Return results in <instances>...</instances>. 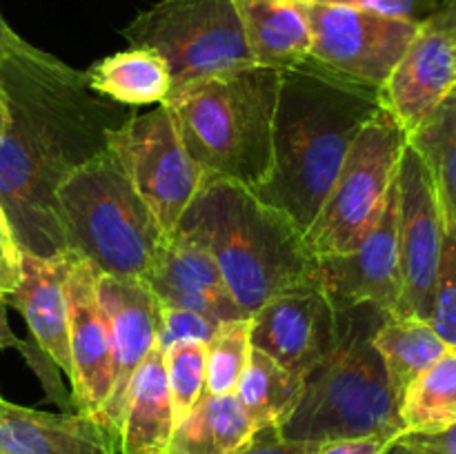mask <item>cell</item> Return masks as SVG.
Returning a JSON list of instances; mask_svg holds the SVG:
<instances>
[{
  "label": "cell",
  "mask_w": 456,
  "mask_h": 454,
  "mask_svg": "<svg viewBox=\"0 0 456 454\" xmlns=\"http://www.w3.org/2000/svg\"><path fill=\"white\" fill-rule=\"evenodd\" d=\"M9 125L0 136V209L22 252L65 249L56 214L62 178L107 147L123 105L101 96L76 71L29 43L0 65Z\"/></svg>",
  "instance_id": "obj_1"
},
{
  "label": "cell",
  "mask_w": 456,
  "mask_h": 454,
  "mask_svg": "<svg viewBox=\"0 0 456 454\" xmlns=\"http://www.w3.org/2000/svg\"><path fill=\"white\" fill-rule=\"evenodd\" d=\"M379 89L307 58L281 71L274 160L256 191L310 230L363 125L381 109Z\"/></svg>",
  "instance_id": "obj_2"
},
{
  "label": "cell",
  "mask_w": 456,
  "mask_h": 454,
  "mask_svg": "<svg viewBox=\"0 0 456 454\" xmlns=\"http://www.w3.org/2000/svg\"><path fill=\"white\" fill-rule=\"evenodd\" d=\"M174 231L208 249L249 316L276 294L316 279L305 231L240 182L205 178Z\"/></svg>",
  "instance_id": "obj_3"
},
{
  "label": "cell",
  "mask_w": 456,
  "mask_h": 454,
  "mask_svg": "<svg viewBox=\"0 0 456 454\" xmlns=\"http://www.w3.org/2000/svg\"><path fill=\"white\" fill-rule=\"evenodd\" d=\"M387 314L372 303L337 312V345L303 378L301 399L279 427L283 439L316 448L337 439L405 434L401 399L374 347Z\"/></svg>",
  "instance_id": "obj_4"
},
{
  "label": "cell",
  "mask_w": 456,
  "mask_h": 454,
  "mask_svg": "<svg viewBox=\"0 0 456 454\" xmlns=\"http://www.w3.org/2000/svg\"><path fill=\"white\" fill-rule=\"evenodd\" d=\"M281 69L236 67L172 89L169 107L187 154L205 178L258 190L274 160Z\"/></svg>",
  "instance_id": "obj_5"
},
{
  "label": "cell",
  "mask_w": 456,
  "mask_h": 454,
  "mask_svg": "<svg viewBox=\"0 0 456 454\" xmlns=\"http://www.w3.org/2000/svg\"><path fill=\"white\" fill-rule=\"evenodd\" d=\"M62 252L101 276L145 280L167 234L110 150L67 174L56 190Z\"/></svg>",
  "instance_id": "obj_6"
},
{
  "label": "cell",
  "mask_w": 456,
  "mask_h": 454,
  "mask_svg": "<svg viewBox=\"0 0 456 454\" xmlns=\"http://www.w3.org/2000/svg\"><path fill=\"white\" fill-rule=\"evenodd\" d=\"M123 38L132 47L154 49L167 62L172 89L256 65L236 0H159L125 27Z\"/></svg>",
  "instance_id": "obj_7"
},
{
  "label": "cell",
  "mask_w": 456,
  "mask_h": 454,
  "mask_svg": "<svg viewBox=\"0 0 456 454\" xmlns=\"http://www.w3.org/2000/svg\"><path fill=\"white\" fill-rule=\"evenodd\" d=\"M403 150L405 132L381 107L352 142L323 207L305 231L314 256L347 252L359 243L386 203Z\"/></svg>",
  "instance_id": "obj_8"
},
{
  "label": "cell",
  "mask_w": 456,
  "mask_h": 454,
  "mask_svg": "<svg viewBox=\"0 0 456 454\" xmlns=\"http://www.w3.org/2000/svg\"><path fill=\"white\" fill-rule=\"evenodd\" d=\"M107 150L123 165L165 234H172L205 174L187 154L169 107L160 102L145 114H129L107 132Z\"/></svg>",
  "instance_id": "obj_9"
},
{
  "label": "cell",
  "mask_w": 456,
  "mask_h": 454,
  "mask_svg": "<svg viewBox=\"0 0 456 454\" xmlns=\"http://www.w3.org/2000/svg\"><path fill=\"white\" fill-rule=\"evenodd\" d=\"M314 61L381 89L417 34V22L379 16L346 4L303 0Z\"/></svg>",
  "instance_id": "obj_10"
},
{
  "label": "cell",
  "mask_w": 456,
  "mask_h": 454,
  "mask_svg": "<svg viewBox=\"0 0 456 454\" xmlns=\"http://www.w3.org/2000/svg\"><path fill=\"white\" fill-rule=\"evenodd\" d=\"M316 279L337 312L372 303L396 314L401 303L399 187L387 190L377 221L359 243L341 254L316 256Z\"/></svg>",
  "instance_id": "obj_11"
},
{
  "label": "cell",
  "mask_w": 456,
  "mask_h": 454,
  "mask_svg": "<svg viewBox=\"0 0 456 454\" xmlns=\"http://www.w3.org/2000/svg\"><path fill=\"white\" fill-rule=\"evenodd\" d=\"M396 187H399V263L401 280H403L396 314L428 320L445 223L435 182L423 160L412 147H408V142L401 154Z\"/></svg>",
  "instance_id": "obj_12"
},
{
  "label": "cell",
  "mask_w": 456,
  "mask_h": 454,
  "mask_svg": "<svg viewBox=\"0 0 456 454\" xmlns=\"http://www.w3.org/2000/svg\"><path fill=\"white\" fill-rule=\"evenodd\" d=\"M456 87V0H444L408 45L379 96L405 134Z\"/></svg>",
  "instance_id": "obj_13"
},
{
  "label": "cell",
  "mask_w": 456,
  "mask_h": 454,
  "mask_svg": "<svg viewBox=\"0 0 456 454\" xmlns=\"http://www.w3.org/2000/svg\"><path fill=\"white\" fill-rule=\"evenodd\" d=\"M338 316L319 279L289 288L252 314V347L305 378L337 345Z\"/></svg>",
  "instance_id": "obj_14"
},
{
  "label": "cell",
  "mask_w": 456,
  "mask_h": 454,
  "mask_svg": "<svg viewBox=\"0 0 456 454\" xmlns=\"http://www.w3.org/2000/svg\"><path fill=\"white\" fill-rule=\"evenodd\" d=\"M98 298L105 310L111 341V390L96 423L118 450V427L129 381L145 356L159 345L160 303L138 279L98 274Z\"/></svg>",
  "instance_id": "obj_15"
},
{
  "label": "cell",
  "mask_w": 456,
  "mask_h": 454,
  "mask_svg": "<svg viewBox=\"0 0 456 454\" xmlns=\"http://www.w3.org/2000/svg\"><path fill=\"white\" fill-rule=\"evenodd\" d=\"M67 254L69 298V383L71 408L96 421L111 390V341L105 310L98 298V272Z\"/></svg>",
  "instance_id": "obj_16"
},
{
  "label": "cell",
  "mask_w": 456,
  "mask_h": 454,
  "mask_svg": "<svg viewBox=\"0 0 456 454\" xmlns=\"http://www.w3.org/2000/svg\"><path fill=\"white\" fill-rule=\"evenodd\" d=\"M142 283L167 310L199 312L216 323L249 316L234 301L208 249L178 231H172L160 245Z\"/></svg>",
  "instance_id": "obj_17"
},
{
  "label": "cell",
  "mask_w": 456,
  "mask_h": 454,
  "mask_svg": "<svg viewBox=\"0 0 456 454\" xmlns=\"http://www.w3.org/2000/svg\"><path fill=\"white\" fill-rule=\"evenodd\" d=\"M22 276L4 303L18 310L45 356L69 374V298H67V254L38 256L22 252Z\"/></svg>",
  "instance_id": "obj_18"
},
{
  "label": "cell",
  "mask_w": 456,
  "mask_h": 454,
  "mask_svg": "<svg viewBox=\"0 0 456 454\" xmlns=\"http://www.w3.org/2000/svg\"><path fill=\"white\" fill-rule=\"evenodd\" d=\"M0 454H118L89 417L49 414L0 399Z\"/></svg>",
  "instance_id": "obj_19"
},
{
  "label": "cell",
  "mask_w": 456,
  "mask_h": 454,
  "mask_svg": "<svg viewBox=\"0 0 456 454\" xmlns=\"http://www.w3.org/2000/svg\"><path fill=\"white\" fill-rule=\"evenodd\" d=\"M174 427L165 350L156 345L129 381L120 414L118 454H167Z\"/></svg>",
  "instance_id": "obj_20"
},
{
  "label": "cell",
  "mask_w": 456,
  "mask_h": 454,
  "mask_svg": "<svg viewBox=\"0 0 456 454\" xmlns=\"http://www.w3.org/2000/svg\"><path fill=\"white\" fill-rule=\"evenodd\" d=\"M254 62L289 69L312 53V29L303 0H236Z\"/></svg>",
  "instance_id": "obj_21"
},
{
  "label": "cell",
  "mask_w": 456,
  "mask_h": 454,
  "mask_svg": "<svg viewBox=\"0 0 456 454\" xmlns=\"http://www.w3.org/2000/svg\"><path fill=\"white\" fill-rule=\"evenodd\" d=\"M256 426L236 394H208L176 423L167 454H236Z\"/></svg>",
  "instance_id": "obj_22"
},
{
  "label": "cell",
  "mask_w": 456,
  "mask_h": 454,
  "mask_svg": "<svg viewBox=\"0 0 456 454\" xmlns=\"http://www.w3.org/2000/svg\"><path fill=\"white\" fill-rule=\"evenodd\" d=\"M87 85L123 107L160 105L172 92L167 62L147 47H132L94 62L85 71Z\"/></svg>",
  "instance_id": "obj_23"
},
{
  "label": "cell",
  "mask_w": 456,
  "mask_h": 454,
  "mask_svg": "<svg viewBox=\"0 0 456 454\" xmlns=\"http://www.w3.org/2000/svg\"><path fill=\"white\" fill-rule=\"evenodd\" d=\"M374 347L401 401L405 390L448 352L445 341L428 320L399 314H387L374 334Z\"/></svg>",
  "instance_id": "obj_24"
},
{
  "label": "cell",
  "mask_w": 456,
  "mask_h": 454,
  "mask_svg": "<svg viewBox=\"0 0 456 454\" xmlns=\"http://www.w3.org/2000/svg\"><path fill=\"white\" fill-rule=\"evenodd\" d=\"M405 142L426 165L435 182L445 230H450L456 218V87L405 134Z\"/></svg>",
  "instance_id": "obj_25"
},
{
  "label": "cell",
  "mask_w": 456,
  "mask_h": 454,
  "mask_svg": "<svg viewBox=\"0 0 456 454\" xmlns=\"http://www.w3.org/2000/svg\"><path fill=\"white\" fill-rule=\"evenodd\" d=\"M301 392L303 378L294 377L265 352L252 347L234 394L256 430H261L283 426L297 408Z\"/></svg>",
  "instance_id": "obj_26"
},
{
  "label": "cell",
  "mask_w": 456,
  "mask_h": 454,
  "mask_svg": "<svg viewBox=\"0 0 456 454\" xmlns=\"http://www.w3.org/2000/svg\"><path fill=\"white\" fill-rule=\"evenodd\" d=\"M405 434H436L456 423V347H448L401 401Z\"/></svg>",
  "instance_id": "obj_27"
},
{
  "label": "cell",
  "mask_w": 456,
  "mask_h": 454,
  "mask_svg": "<svg viewBox=\"0 0 456 454\" xmlns=\"http://www.w3.org/2000/svg\"><path fill=\"white\" fill-rule=\"evenodd\" d=\"M252 316L225 320L205 343V392L234 394L252 350Z\"/></svg>",
  "instance_id": "obj_28"
},
{
  "label": "cell",
  "mask_w": 456,
  "mask_h": 454,
  "mask_svg": "<svg viewBox=\"0 0 456 454\" xmlns=\"http://www.w3.org/2000/svg\"><path fill=\"white\" fill-rule=\"evenodd\" d=\"M165 372L178 423L205 394V343L178 341L169 345L165 350Z\"/></svg>",
  "instance_id": "obj_29"
},
{
  "label": "cell",
  "mask_w": 456,
  "mask_h": 454,
  "mask_svg": "<svg viewBox=\"0 0 456 454\" xmlns=\"http://www.w3.org/2000/svg\"><path fill=\"white\" fill-rule=\"evenodd\" d=\"M428 323L445 341L448 347H456V231L445 230L441 245L439 270H436L432 305Z\"/></svg>",
  "instance_id": "obj_30"
},
{
  "label": "cell",
  "mask_w": 456,
  "mask_h": 454,
  "mask_svg": "<svg viewBox=\"0 0 456 454\" xmlns=\"http://www.w3.org/2000/svg\"><path fill=\"white\" fill-rule=\"evenodd\" d=\"M221 323L190 310H167L160 307V329L159 345L167 350L178 341H203L208 343L214 336Z\"/></svg>",
  "instance_id": "obj_31"
},
{
  "label": "cell",
  "mask_w": 456,
  "mask_h": 454,
  "mask_svg": "<svg viewBox=\"0 0 456 454\" xmlns=\"http://www.w3.org/2000/svg\"><path fill=\"white\" fill-rule=\"evenodd\" d=\"M314 3L325 4H346V7L365 9V12L379 13L386 18H396V20L423 22L432 12H436L444 0H314Z\"/></svg>",
  "instance_id": "obj_32"
},
{
  "label": "cell",
  "mask_w": 456,
  "mask_h": 454,
  "mask_svg": "<svg viewBox=\"0 0 456 454\" xmlns=\"http://www.w3.org/2000/svg\"><path fill=\"white\" fill-rule=\"evenodd\" d=\"M22 249L9 227L7 216L0 212V294H9L18 288L22 276Z\"/></svg>",
  "instance_id": "obj_33"
},
{
  "label": "cell",
  "mask_w": 456,
  "mask_h": 454,
  "mask_svg": "<svg viewBox=\"0 0 456 454\" xmlns=\"http://www.w3.org/2000/svg\"><path fill=\"white\" fill-rule=\"evenodd\" d=\"M399 439L392 436H354L316 445L312 454H387Z\"/></svg>",
  "instance_id": "obj_34"
},
{
  "label": "cell",
  "mask_w": 456,
  "mask_h": 454,
  "mask_svg": "<svg viewBox=\"0 0 456 454\" xmlns=\"http://www.w3.org/2000/svg\"><path fill=\"white\" fill-rule=\"evenodd\" d=\"M314 448L283 439L279 427H261L245 448L236 454H312Z\"/></svg>",
  "instance_id": "obj_35"
},
{
  "label": "cell",
  "mask_w": 456,
  "mask_h": 454,
  "mask_svg": "<svg viewBox=\"0 0 456 454\" xmlns=\"http://www.w3.org/2000/svg\"><path fill=\"white\" fill-rule=\"evenodd\" d=\"M399 441L414 454H456V423L436 434H403Z\"/></svg>",
  "instance_id": "obj_36"
},
{
  "label": "cell",
  "mask_w": 456,
  "mask_h": 454,
  "mask_svg": "<svg viewBox=\"0 0 456 454\" xmlns=\"http://www.w3.org/2000/svg\"><path fill=\"white\" fill-rule=\"evenodd\" d=\"M25 45H27L25 40H22L20 36H18L16 31L7 25V20H4L3 13H0V65H3L9 56H13L16 52H20Z\"/></svg>",
  "instance_id": "obj_37"
},
{
  "label": "cell",
  "mask_w": 456,
  "mask_h": 454,
  "mask_svg": "<svg viewBox=\"0 0 456 454\" xmlns=\"http://www.w3.org/2000/svg\"><path fill=\"white\" fill-rule=\"evenodd\" d=\"M4 347H18V350H22V347H25V341H20V338L12 332V328H9L7 303H4V296L0 294V350H4Z\"/></svg>",
  "instance_id": "obj_38"
},
{
  "label": "cell",
  "mask_w": 456,
  "mask_h": 454,
  "mask_svg": "<svg viewBox=\"0 0 456 454\" xmlns=\"http://www.w3.org/2000/svg\"><path fill=\"white\" fill-rule=\"evenodd\" d=\"M9 125V101H7V92H4L3 83H0V136L7 129Z\"/></svg>",
  "instance_id": "obj_39"
},
{
  "label": "cell",
  "mask_w": 456,
  "mask_h": 454,
  "mask_svg": "<svg viewBox=\"0 0 456 454\" xmlns=\"http://www.w3.org/2000/svg\"><path fill=\"white\" fill-rule=\"evenodd\" d=\"M390 454H414V452H412V450H410L405 443H401V441H396L395 448L390 450Z\"/></svg>",
  "instance_id": "obj_40"
},
{
  "label": "cell",
  "mask_w": 456,
  "mask_h": 454,
  "mask_svg": "<svg viewBox=\"0 0 456 454\" xmlns=\"http://www.w3.org/2000/svg\"><path fill=\"white\" fill-rule=\"evenodd\" d=\"M450 230H454V231H456V218H454V225H452V227H450Z\"/></svg>",
  "instance_id": "obj_41"
},
{
  "label": "cell",
  "mask_w": 456,
  "mask_h": 454,
  "mask_svg": "<svg viewBox=\"0 0 456 454\" xmlns=\"http://www.w3.org/2000/svg\"><path fill=\"white\" fill-rule=\"evenodd\" d=\"M0 212H3V209H0Z\"/></svg>",
  "instance_id": "obj_42"
},
{
  "label": "cell",
  "mask_w": 456,
  "mask_h": 454,
  "mask_svg": "<svg viewBox=\"0 0 456 454\" xmlns=\"http://www.w3.org/2000/svg\"><path fill=\"white\" fill-rule=\"evenodd\" d=\"M0 399H3V396H0Z\"/></svg>",
  "instance_id": "obj_43"
}]
</instances>
